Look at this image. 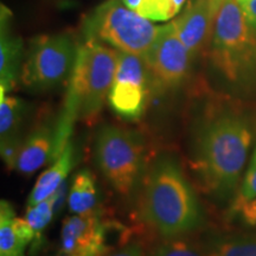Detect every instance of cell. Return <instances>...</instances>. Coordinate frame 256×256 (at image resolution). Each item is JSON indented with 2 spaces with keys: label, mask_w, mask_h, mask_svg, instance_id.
<instances>
[{
  "label": "cell",
  "mask_w": 256,
  "mask_h": 256,
  "mask_svg": "<svg viewBox=\"0 0 256 256\" xmlns=\"http://www.w3.org/2000/svg\"><path fill=\"white\" fill-rule=\"evenodd\" d=\"M208 252L209 256H256V234L222 240Z\"/></svg>",
  "instance_id": "cell-20"
},
{
  "label": "cell",
  "mask_w": 256,
  "mask_h": 256,
  "mask_svg": "<svg viewBox=\"0 0 256 256\" xmlns=\"http://www.w3.org/2000/svg\"><path fill=\"white\" fill-rule=\"evenodd\" d=\"M256 197V145L252 152L250 162H249L247 171L242 178V183L240 184V188L236 196L234 198L232 208L230 210H234L235 208L241 206L242 203Z\"/></svg>",
  "instance_id": "cell-22"
},
{
  "label": "cell",
  "mask_w": 256,
  "mask_h": 256,
  "mask_svg": "<svg viewBox=\"0 0 256 256\" xmlns=\"http://www.w3.org/2000/svg\"><path fill=\"white\" fill-rule=\"evenodd\" d=\"M74 158H75V151H74L72 144L69 142L58 158L54 160V164L37 179L28 198V206H34L51 197L66 183L74 166Z\"/></svg>",
  "instance_id": "cell-15"
},
{
  "label": "cell",
  "mask_w": 256,
  "mask_h": 256,
  "mask_svg": "<svg viewBox=\"0 0 256 256\" xmlns=\"http://www.w3.org/2000/svg\"><path fill=\"white\" fill-rule=\"evenodd\" d=\"M60 256H75V255H66V254H63V255H60Z\"/></svg>",
  "instance_id": "cell-28"
},
{
  "label": "cell",
  "mask_w": 256,
  "mask_h": 256,
  "mask_svg": "<svg viewBox=\"0 0 256 256\" xmlns=\"http://www.w3.org/2000/svg\"><path fill=\"white\" fill-rule=\"evenodd\" d=\"M26 112V104L17 98L0 92V136L8 138L18 134V128Z\"/></svg>",
  "instance_id": "cell-19"
},
{
  "label": "cell",
  "mask_w": 256,
  "mask_h": 256,
  "mask_svg": "<svg viewBox=\"0 0 256 256\" xmlns=\"http://www.w3.org/2000/svg\"><path fill=\"white\" fill-rule=\"evenodd\" d=\"M216 12L211 0H190L184 11L171 22L192 58L209 46Z\"/></svg>",
  "instance_id": "cell-11"
},
{
  "label": "cell",
  "mask_w": 256,
  "mask_h": 256,
  "mask_svg": "<svg viewBox=\"0 0 256 256\" xmlns=\"http://www.w3.org/2000/svg\"><path fill=\"white\" fill-rule=\"evenodd\" d=\"M252 140V122L243 112H206L194 124L190 151V166L200 186L220 198L238 192Z\"/></svg>",
  "instance_id": "cell-1"
},
{
  "label": "cell",
  "mask_w": 256,
  "mask_h": 256,
  "mask_svg": "<svg viewBox=\"0 0 256 256\" xmlns=\"http://www.w3.org/2000/svg\"><path fill=\"white\" fill-rule=\"evenodd\" d=\"M102 256H146V249L142 242H126L122 247L108 252Z\"/></svg>",
  "instance_id": "cell-25"
},
{
  "label": "cell",
  "mask_w": 256,
  "mask_h": 256,
  "mask_svg": "<svg viewBox=\"0 0 256 256\" xmlns=\"http://www.w3.org/2000/svg\"><path fill=\"white\" fill-rule=\"evenodd\" d=\"M192 60L172 23L160 26L154 43L144 57L151 74L153 88L162 90L177 88L185 81Z\"/></svg>",
  "instance_id": "cell-9"
},
{
  "label": "cell",
  "mask_w": 256,
  "mask_h": 256,
  "mask_svg": "<svg viewBox=\"0 0 256 256\" xmlns=\"http://www.w3.org/2000/svg\"><path fill=\"white\" fill-rule=\"evenodd\" d=\"M60 252L75 256H102L110 252L107 246V226L100 215L66 217L60 229Z\"/></svg>",
  "instance_id": "cell-10"
},
{
  "label": "cell",
  "mask_w": 256,
  "mask_h": 256,
  "mask_svg": "<svg viewBox=\"0 0 256 256\" xmlns=\"http://www.w3.org/2000/svg\"><path fill=\"white\" fill-rule=\"evenodd\" d=\"M119 51L98 40H84L78 46V58L69 78L63 110L55 126L52 160L58 158L70 142L76 121L90 124L108 100ZM51 160V162H52Z\"/></svg>",
  "instance_id": "cell-3"
},
{
  "label": "cell",
  "mask_w": 256,
  "mask_h": 256,
  "mask_svg": "<svg viewBox=\"0 0 256 256\" xmlns=\"http://www.w3.org/2000/svg\"><path fill=\"white\" fill-rule=\"evenodd\" d=\"M186 0H122L130 10L148 20L165 22L174 18Z\"/></svg>",
  "instance_id": "cell-17"
},
{
  "label": "cell",
  "mask_w": 256,
  "mask_h": 256,
  "mask_svg": "<svg viewBox=\"0 0 256 256\" xmlns=\"http://www.w3.org/2000/svg\"><path fill=\"white\" fill-rule=\"evenodd\" d=\"M145 142L139 133L128 128L106 124L95 142V158L101 174L121 196L136 188L142 171Z\"/></svg>",
  "instance_id": "cell-6"
},
{
  "label": "cell",
  "mask_w": 256,
  "mask_h": 256,
  "mask_svg": "<svg viewBox=\"0 0 256 256\" xmlns=\"http://www.w3.org/2000/svg\"><path fill=\"white\" fill-rule=\"evenodd\" d=\"M24 139L19 134L2 139V146H0L2 158L10 170H14L17 166V160Z\"/></svg>",
  "instance_id": "cell-23"
},
{
  "label": "cell",
  "mask_w": 256,
  "mask_h": 256,
  "mask_svg": "<svg viewBox=\"0 0 256 256\" xmlns=\"http://www.w3.org/2000/svg\"><path fill=\"white\" fill-rule=\"evenodd\" d=\"M23 42L10 31V12L2 10L0 34V92L8 94L20 80L23 66Z\"/></svg>",
  "instance_id": "cell-12"
},
{
  "label": "cell",
  "mask_w": 256,
  "mask_h": 256,
  "mask_svg": "<svg viewBox=\"0 0 256 256\" xmlns=\"http://www.w3.org/2000/svg\"><path fill=\"white\" fill-rule=\"evenodd\" d=\"M232 211V215L238 216L240 220L248 226H256V197L249 200Z\"/></svg>",
  "instance_id": "cell-24"
},
{
  "label": "cell",
  "mask_w": 256,
  "mask_h": 256,
  "mask_svg": "<svg viewBox=\"0 0 256 256\" xmlns=\"http://www.w3.org/2000/svg\"><path fill=\"white\" fill-rule=\"evenodd\" d=\"M55 194L46 200L34 204V206H28L25 220H28L34 232V240L31 244V252H36L43 244V232L52 220L55 215Z\"/></svg>",
  "instance_id": "cell-18"
},
{
  "label": "cell",
  "mask_w": 256,
  "mask_h": 256,
  "mask_svg": "<svg viewBox=\"0 0 256 256\" xmlns=\"http://www.w3.org/2000/svg\"><path fill=\"white\" fill-rule=\"evenodd\" d=\"M34 232L25 218L16 215L8 200L0 203V256H25Z\"/></svg>",
  "instance_id": "cell-13"
},
{
  "label": "cell",
  "mask_w": 256,
  "mask_h": 256,
  "mask_svg": "<svg viewBox=\"0 0 256 256\" xmlns=\"http://www.w3.org/2000/svg\"><path fill=\"white\" fill-rule=\"evenodd\" d=\"M153 89L151 74L142 57L119 51L108 102L121 119L138 120L145 113Z\"/></svg>",
  "instance_id": "cell-8"
},
{
  "label": "cell",
  "mask_w": 256,
  "mask_h": 256,
  "mask_svg": "<svg viewBox=\"0 0 256 256\" xmlns=\"http://www.w3.org/2000/svg\"><path fill=\"white\" fill-rule=\"evenodd\" d=\"M66 202L74 215L98 214V184L89 170L83 168L74 176Z\"/></svg>",
  "instance_id": "cell-16"
},
{
  "label": "cell",
  "mask_w": 256,
  "mask_h": 256,
  "mask_svg": "<svg viewBox=\"0 0 256 256\" xmlns=\"http://www.w3.org/2000/svg\"><path fill=\"white\" fill-rule=\"evenodd\" d=\"M151 256H209V252L200 243L192 241L186 236H180L165 238V241L154 249Z\"/></svg>",
  "instance_id": "cell-21"
},
{
  "label": "cell",
  "mask_w": 256,
  "mask_h": 256,
  "mask_svg": "<svg viewBox=\"0 0 256 256\" xmlns=\"http://www.w3.org/2000/svg\"><path fill=\"white\" fill-rule=\"evenodd\" d=\"M248 24L256 34V0H238Z\"/></svg>",
  "instance_id": "cell-26"
},
{
  "label": "cell",
  "mask_w": 256,
  "mask_h": 256,
  "mask_svg": "<svg viewBox=\"0 0 256 256\" xmlns=\"http://www.w3.org/2000/svg\"><path fill=\"white\" fill-rule=\"evenodd\" d=\"M208 51L212 68L234 92L256 98V34L238 0L220 5Z\"/></svg>",
  "instance_id": "cell-4"
},
{
  "label": "cell",
  "mask_w": 256,
  "mask_h": 256,
  "mask_svg": "<svg viewBox=\"0 0 256 256\" xmlns=\"http://www.w3.org/2000/svg\"><path fill=\"white\" fill-rule=\"evenodd\" d=\"M153 25L122 0H106L82 22L84 40H98L121 52L145 57L158 36Z\"/></svg>",
  "instance_id": "cell-5"
},
{
  "label": "cell",
  "mask_w": 256,
  "mask_h": 256,
  "mask_svg": "<svg viewBox=\"0 0 256 256\" xmlns=\"http://www.w3.org/2000/svg\"><path fill=\"white\" fill-rule=\"evenodd\" d=\"M78 46L68 34L34 38L22 66L20 81L24 87L31 92H46L69 80Z\"/></svg>",
  "instance_id": "cell-7"
},
{
  "label": "cell",
  "mask_w": 256,
  "mask_h": 256,
  "mask_svg": "<svg viewBox=\"0 0 256 256\" xmlns=\"http://www.w3.org/2000/svg\"><path fill=\"white\" fill-rule=\"evenodd\" d=\"M138 215L162 238L186 236L200 226V200L174 158L162 156L150 166L142 178Z\"/></svg>",
  "instance_id": "cell-2"
},
{
  "label": "cell",
  "mask_w": 256,
  "mask_h": 256,
  "mask_svg": "<svg viewBox=\"0 0 256 256\" xmlns=\"http://www.w3.org/2000/svg\"><path fill=\"white\" fill-rule=\"evenodd\" d=\"M211 2H212V4H214V6H215V8L217 11V10H218V8H220V5L222 4L223 0H211Z\"/></svg>",
  "instance_id": "cell-27"
},
{
  "label": "cell",
  "mask_w": 256,
  "mask_h": 256,
  "mask_svg": "<svg viewBox=\"0 0 256 256\" xmlns=\"http://www.w3.org/2000/svg\"><path fill=\"white\" fill-rule=\"evenodd\" d=\"M54 148L55 127L40 124L24 138L16 170L23 174H34L46 162L52 160Z\"/></svg>",
  "instance_id": "cell-14"
}]
</instances>
